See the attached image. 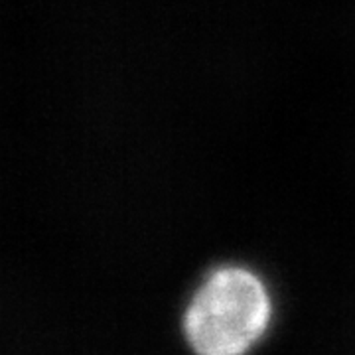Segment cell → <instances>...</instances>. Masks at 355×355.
<instances>
[{
    "instance_id": "6da1fadb",
    "label": "cell",
    "mask_w": 355,
    "mask_h": 355,
    "mask_svg": "<svg viewBox=\"0 0 355 355\" xmlns=\"http://www.w3.org/2000/svg\"><path fill=\"white\" fill-rule=\"evenodd\" d=\"M268 318L270 300L263 282L245 268H221L193 296L186 336L200 354H241L261 338Z\"/></svg>"
}]
</instances>
